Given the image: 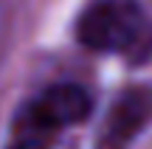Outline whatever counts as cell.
<instances>
[{"label": "cell", "instance_id": "2", "mask_svg": "<svg viewBox=\"0 0 152 149\" xmlns=\"http://www.w3.org/2000/svg\"><path fill=\"white\" fill-rule=\"evenodd\" d=\"M90 110H93V101L87 96V90L79 84H54L26 107V113L34 121H39L42 127L54 129V132L85 121L90 116Z\"/></svg>", "mask_w": 152, "mask_h": 149}, {"label": "cell", "instance_id": "4", "mask_svg": "<svg viewBox=\"0 0 152 149\" xmlns=\"http://www.w3.org/2000/svg\"><path fill=\"white\" fill-rule=\"evenodd\" d=\"M54 129L42 127L39 121H34L26 110L17 116L14 121V135H11V146L9 149H51L54 144Z\"/></svg>", "mask_w": 152, "mask_h": 149}, {"label": "cell", "instance_id": "3", "mask_svg": "<svg viewBox=\"0 0 152 149\" xmlns=\"http://www.w3.org/2000/svg\"><path fill=\"white\" fill-rule=\"evenodd\" d=\"M152 118V93L149 90H127L113 104L107 118V135L115 144L132 141Z\"/></svg>", "mask_w": 152, "mask_h": 149}, {"label": "cell", "instance_id": "1", "mask_svg": "<svg viewBox=\"0 0 152 149\" xmlns=\"http://www.w3.org/2000/svg\"><path fill=\"white\" fill-rule=\"evenodd\" d=\"M144 25V11L138 0H96L82 11L76 23V37L90 51H124L135 42Z\"/></svg>", "mask_w": 152, "mask_h": 149}]
</instances>
